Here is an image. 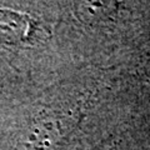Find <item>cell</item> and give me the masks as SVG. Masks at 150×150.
Wrapping results in <instances>:
<instances>
[{
  "instance_id": "1",
  "label": "cell",
  "mask_w": 150,
  "mask_h": 150,
  "mask_svg": "<svg viewBox=\"0 0 150 150\" xmlns=\"http://www.w3.org/2000/svg\"><path fill=\"white\" fill-rule=\"evenodd\" d=\"M49 33L40 21L28 14L0 9V41L10 45H33Z\"/></svg>"
}]
</instances>
